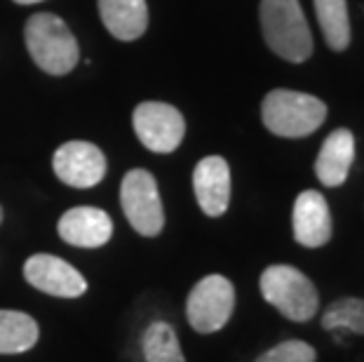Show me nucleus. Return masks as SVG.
Masks as SVG:
<instances>
[{
  "label": "nucleus",
  "instance_id": "f257e3e1",
  "mask_svg": "<svg viewBox=\"0 0 364 362\" xmlns=\"http://www.w3.org/2000/svg\"><path fill=\"white\" fill-rule=\"evenodd\" d=\"M259 21L263 41L273 55L289 64H304L311 59L315 48L313 33L299 0H261Z\"/></svg>",
  "mask_w": 364,
  "mask_h": 362
},
{
  "label": "nucleus",
  "instance_id": "f03ea898",
  "mask_svg": "<svg viewBox=\"0 0 364 362\" xmlns=\"http://www.w3.org/2000/svg\"><path fill=\"white\" fill-rule=\"evenodd\" d=\"M261 120L270 134L284 139H304L327 120V104L308 92L270 90L261 104Z\"/></svg>",
  "mask_w": 364,
  "mask_h": 362
},
{
  "label": "nucleus",
  "instance_id": "7ed1b4c3",
  "mask_svg": "<svg viewBox=\"0 0 364 362\" xmlns=\"http://www.w3.org/2000/svg\"><path fill=\"white\" fill-rule=\"evenodd\" d=\"M26 50L33 64L50 75L71 73L80 61V48L73 31L52 12H38L26 21Z\"/></svg>",
  "mask_w": 364,
  "mask_h": 362
},
{
  "label": "nucleus",
  "instance_id": "20e7f679",
  "mask_svg": "<svg viewBox=\"0 0 364 362\" xmlns=\"http://www.w3.org/2000/svg\"><path fill=\"white\" fill-rule=\"evenodd\" d=\"M261 297L291 322H308L320 311V292L304 271L289 264H273L261 273Z\"/></svg>",
  "mask_w": 364,
  "mask_h": 362
},
{
  "label": "nucleus",
  "instance_id": "39448f33",
  "mask_svg": "<svg viewBox=\"0 0 364 362\" xmlns=\"http://www.w3.org/2000/svg\"><path fill=\"white\" fill-rule=\"evenodd\" d=\"M235 308V287L223 275H205L186 299V318L200 334H214L228 325Z\"/></svg>",
  "mask_w": 364,
  "mask_h": 362
},
{
  "label": "nucleus",
  "instance_id": "423d86ee",
  "mask_svg": "<svg viewBox=\"0 0 364 362\" xmlns=\"http://www.w3.org/2000/svg\"><path fill=\"white\" fill-rule=\"evenodd\" d=\"M120 203L129 226L139 235L153 238L165 226V210H162L158 181L149 169H132L125 174L120 186Z\"/></svg>",
  "mask_w": 364,
  "mask_h": 362
},
{
  "label": "nucleus",
  "instance_id": "0eeeda50",
  "mask_svg": "<svg viewBox=\"0 0 364 362\" xmlns=\"http://www.w3.org/2000/svg\"><path fill=\"white\" fill-rule=\"evenodd\" d=\"M134 132L146 149L153 153H172L186 137V120L181 111L165 102H144L132 115Z\"/></svg>",
  "mask_w": 364,
  "mask_h": 362
},
{
  "label": "nucleus",
  "instance_id": "6e6552de",
  "mask_svg": "<svg viewBox=\"0 0 364 362\" xmlns=\"http://www.w3.org/2000/svg\"><path fill=\"white\" fill-rule=\"evenodd\" d=\"M54 174L73 188H92L106 176V156L90 142H66L52 156Z\"/></svg>",
  "mask_w": 364,
  "mask_h": 362
},
{
  "label": "nucleus",
  "instance_id": "1a4fd4ad",
  "mask_svg": "<svg viewBox=\"0 0 364 362\" xmlns=\"http://www.w3.org/2000/svg\"><path fill=\"white\" fill-rule=\"evenodd\" d=\"M24 278L31 287L61 299H75L87 292L80 271L54 254H33L24 264Z\"/></svg>",
  "mask_w": 364,
  "mask_h": 362
},
{
  "label": "nucleus",
  "instance_id": "9d476101",
  "mask_svg": "<svg viewBox=\"0 0 364 362\" xmlns=\"http://www.w3.org/2000/svg\"><path fill=\"white\" fill-rule=\"evenodd\" d=\"M294 240L301 247L317 250L324 247L334 235V219H331L329 203L320 191H304L299 193L291 212Z\"/></svg>",
  "mask_w": 364,
  "mask_h": 362
},
{
  "label": "nucleus",
  "instance_id": "9b49d317",
  "mask_svg": "<svg viewBox=\"0 0 364 362\" xmlns=\"http://www.w3.org/2000/svg\"><path fill=\"white\" fill-rule=\"evenodd\" d=\"M193 191L207 217H223L230 205V167L226 158L207 156L193 169Z\"/></svg>",
  "mask_w": 364,
  "mask_h": 362
},
{
  "label": "nucleus",
  "instance_id": "f8f14e48",
  "mask_svg": "<svg viewBox=\"0 0 364 362\" xmlns=\"http://www.w3.org/2000/svg\"><path fill=\"white\" fill-rule=\"evenodd\" d=\"M59 238L73 247H104L113 235L111 217L99 207H73L61 214Z\"/></svg>",
  "mask_w": 364,
  "mask_h": 362
},
{
  "label": "nucleus",
  "instance_id": "ddd939ff",
  "mask_svg": "<svg viewBox=\"0 0 364 362\" xmlns=\"http://www.w3.org/2000/svg\"><path fill=\"white\" fill-rule=\"evenodd\" d=\"M353 163H355V134L348 127H338L320 146V153H317L315 160V176L320 179L322 186L338 188L346 183Z\"/></svg>",
  "mask_w": 364,
  "mask_h": 362
},
{
  "label": "nucleus",
  "instance_id": "4468645a",
  "mask_svg": "<svg viewBox=\"0 0 364 362\" xmlns=\"http://www.w3.org/2000/svg\"><path fill=\"white\" fill-rule=\"evenodd\" d=\"M99 17L113 38L132 43L149 28V5L146 0H99Z\"/></svg>",
  "mask_w": 364,
  "mask_h": 362
},
{
  "label": "nucleus",
  "instance_id": "2eb2a0df",
  "mask_svg": "<svg viewBox=\"0 0 364 362\" xmlns=\"http://www.w3.org/2000/svg\"><path fill=\"white\" fill-rule=\"evenodd\" d=\"M313 5L327 48L331 52H346L353 41L348 0H313Z\"/></svg>",
  "mask_w": 364,
  "mask_h": 362
},
{
  "label": "nucleus",
  "instance_id": "dca6fc26",
  "mask_svg": "<svg viewBox=\"0 0 364 362\" xmlns=\"http://www.w3.org/2000/svg\"><path fill=\"white\" fill-rule=\"evenodd\" d=\"M41 329L31 315L21 311H0V353H26L38 344Z\"/></svg>",
  "mask_w": 364,
  "mask_h": 362
},
{
  "label": "nucleus",
  "instance_id": "f3484780",
  "mask_svg": "<svg viewBox=\"0 0 364 362\" xmlns=\"http://www.w3.org/2000/svg\"><path fill=\"white\" fill-rule=\"evenodd\" d=\"M141 351L146 362H186L174 327L167 322H153L141 336Z\"/></svg>",
  "mask_w": 364,
  "mask_h": 362
},
{
  "label": "nucleus",
  "instance_id": "a211bd4d",
  "mask_svg": "<svg viewBox=\"0 0 364 362\" xmlns=\"http://www.w3.org/2000/svg\"><path fill=\"white\" fill-rule=\"evenodd\" d=\"M322 327L334 332H353L364 336V299L360 297H341L331 302L322 313Z\"/></svg>",
  "mask_w": 364,
  "mask_h": 362
},
{
  "label": "nucleus",
  "instance_id": "6ab92c4d",
  "mask_svg": "<svg viewBox=\"0 0 364 362\" xmlns=\"http://www.w3.org/2000/svg\"><path fill=\"white\" fill-rule=\"evenodd\" d=\"M317 351L311 344L301 341V339H289L273 346L270 351L261 353L254 362H315Z\"/></svg>",
  "mask_w": 364,
  "mask_h": 362
},
{
  "label": "nucleus",
  "instance_id": "aec40b11",
  "mask_svg": "<svg viewBox=\"0 0 364 362\" xmlns=\"http://www.w3.org/2000/svg\"><path fill=\"white\" fill-rule=\"evenodd\" d=\"M17 5H36V3H43V0H14Z\"/></svg>",
  "mask_w": 364,
  "mask_h": 362
},
{
  "label": "nucleus",
  "instance_id": "412c9836",
  "mask_svg": "<svg viewBox=\"0 0 364 362\" xmlns=\"http://www.w3.org/2000/svg\"><path fill=\"white\" fill-rule=\"evenodd\" d=\"M0 221H3V210H0Z\"/></svg>",
  "mask_w": 364,
  "mask_h": 362
}]
</instances>
